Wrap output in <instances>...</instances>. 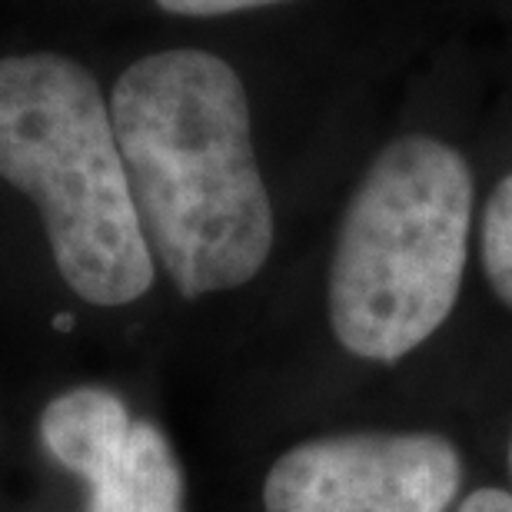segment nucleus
<instances>
[{
	"instance_id": "7",
	"label": "nucleus",
	"mask_w": 512,
	"mask_h": 512,
	"mask_svg": "<svg viewBox=\"0 0 512 512\" xmlns=\"http://www.w3.org/2000/svg\"><path fill=\"white\" fill-rule=\"evenodd\" d=\"M153 4L177 17H223V14H237V10L283 4V0H153Z\"/></svg>"
},
{
	"instance_id": "5",
	"label": "nucleus",
	"mask_w": 512,
	"mask_h": 512,
	"mask_svg": "<svg viewBox=\"0 0 512 512\" xmlns=\"http://www.w3.org/2000/svg\"><path fill=\"white\" fill-rule=\"evenodd\" d=\"M40 443L87 486L84 512H187V473L170 436L110 386L57 393L40 413Z\"/></svg>"
},
{
	"instance_id": "4",
	"label": "nucleus",
	"mask_w": 512,
	"mask_h": 512,
	"mask_svg": "<svg viewBox=\"0 0 512 512\" xmlns=\"http://www.w3.org/2000/svg\"><path fill=\"white\" fill-rule=\"evenodd\" d=\"M463 453L439 433H336L290 446L263 479V512H449Z\"/></svg>"
},
{
	"instance_id": "8",
	"label": "nucleus",
	"mask_w": 512,
	"mask_h": 512,
	"mask_svg": "<svg viewBox=\"0 0 512 512\" xmlns=\"http://www.w3.org/2000/svg\"><path fill=\"white\" fill-rule=\"evenodd\" d=\"M456 512H512V493L496 486H483L473 489L469 496H463Z\"/></svg>"
},
{
	"instance_id": "1",
	"label": "nucleus",
	"mask_w": 512,
	"mask_h": 512,
	"mask_svg": "<svg viewBox=\"0 0 512 512\" xmlns=\"http://www.w3.org/2000/svg\"><path fill=\"white\" fill-rule=\"evenodd\" d=\"M110 117L143 237L177 293L200 300L256 280L276 223L237 70L210 50L147 54L114 84Z\"/></svg>"
},
{
	"instance_id": "9",
	"label": "nucleus",
	"mask_w": 512,
	"mask_h": 512,
	"mask_svg": "<svg viewBox=\"0 0 512 512\" xmlns=\"http://www.w3.org/2000/svg\"><path fill=\"white\" fill-rule=\"evenodd\" d=\"M509 473H512V439H509Z\"/></svg>"
},
{
	"instance_id": "2",
	"label": "nucleus",
	"mask_w": 512,
	"mask_h": 512,
	"mask_svg": "<svg viewBox=\"0 0 512 512\" xmlns=\"http://www.w3.org/2000/svg\"><path fill=\"white\" fill-rule=\"evenodd\" d=\"M0 180L37 207L60 280L84 303L114 310L153 290L114 117L84 64L47 50L0 57Z\"/></svg>"
},
{
	"instance_id": "3",
	"label": "nucleus",
	"mask_w": 512,
	"mask_h": 512,
	"mask_svg": "<svg viewBox=\"0 0 512 512\" xmlns=\"http://www.w3.org/2000/svg\"><path fill=\"white\" fill-rule=\"evenodd\" d=\"M476 183L469 160L423 133L376 153L343 210L326 280L336 343L356 360L399 363L456 310Z\"/></svg>"
},
{
	"instance_id": "6",
	"label": "nucleus",
	"mask_w": 512,
	"mask_h": 512,
	"mask_svg": "<svg viewBox=\"0 0 512 512\" xmlns=\"http://www.w3.org/2000/svg\"><path fill=\"white\" fill-rule=\"evenodd\" d=\"M479 260L493 293L512 310V173L496 183L479 220Z\"/></svg>"
}]
</instances>
